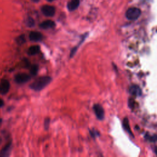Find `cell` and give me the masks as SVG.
<instances>
[{"label":"cell","instance_id":"cell-1","mask_svg":"<svg viewBox=\"0 0 157 157\" xmlns=\"http://www.w3.org/2000/svg\"><path fill=\"white\" fill-rule=\"evenodd\" d=\"M52 81V78L49 76H42L36 79L30 85V88L35 91H41L47 87Z\"/></svg>","mask_w":157,"mask_h":157},{"label":"cell","instance_id":"cell-2","mask_svg":"<svg viewBox=\"0 0 157 157\" xmlns=\"http://www.w3.org/2000/svg\"><path fill=\"white\" fill-rule=\"evenodd\" d=\"M126 17L130 20H135L141 15V9L137 7H130L126 12Z\"/></svg>","mask_w":157,"mask_h":157},{"label":"cell","instance_id":"cell-3","mask_svg":"<svg viewBox=\"0 0 157 157\" xmlns=\"http://www.w3.org/2000/svg\"><path fill=\"white\" fill-rule=\"evenodd\" d=\"M93 110L98 120H102L104 118V111L101 105L96 104L93 106Z\"/></svg>","mask_w":157,"mask_h":157},{"label":"cell","instance_id":"cell-4","mask_svg":"<svg viewBox=\"0 0 157 157\" xmlns=\"http://www.w3.org/2000/svg\"><path fill=\"white\" fill-rule=\"evenodd\" d=\"M30 80V76L26 73H19L15 76V81L18 84H25Z\"/></svg>","mask_w":157,"mask_h":157},{"label":"cell","instance_id":"cell-5","mask_svg":"<svg viewBox=\"0 0 157 157\" xmlns=\"http://www.w3.org/2000/svg\"><path fill=\"white\" fill-rule=\"evenodd\" d=\"M42 14L46 17H53L55 14V7L50 5H44L42 7Z\"/></svg>","mask_w":157,"mask_h":157},{"label":"cell","instance_id":"cell-6","mask_svg":"<svg viewBox=\"0 0 157 157\" xmlns=\"http://www.w3.org/2000/svg\"><path fill=\"white\" fill-rule=\"evenodd\" d=\"M10 89V84L6 79H3L0 83V93L3 94L7 93Z\"/></svg>","mask_w":157,"mask_h":157},{"label":"cell","instance_id":"cell-7","mask_svg":"<svg viewBox=\"0 0 157 157\" xmlns=\"http://www.w3.org/2000/svg\"><path fill=\"white\" fill-rule=\"evenodd\" d=\"M29 37H30V39L31 41L39 42L42 39V38H43V36H42V35L39 32L31 31L30 33Z\"/></svg>","mask_w":157,"mask_h":157},{"label":"cell","instance_id":"cell-8","mask_svg":"<svg viewBox=\"0 0 157 157\" xmlns=\"http://www.w3.org/2000/svg\"><path fill=\"white\" fill-rule=\"evenodd\" d=\"M129 92L133 96L139 97L142 94V90L141 88L137 85H133L130 87Z\"/></svg>","mask_w":157,"mask_h":157},{"label":"cell","instance_id":"cell-9","mask_svg":"<svg viewBox=\"0 0 157 157\" xmlns=\"http://www.w3.org/2000/svg\"><path fill=\"white\" fill-rule=\"evenodd\" d=\"M55 26V23L50 20H47L46 21H44L42 22L39 25V27L42 29L47 30V29H50V28H54Z\"/></svg>","mask_w":157,"mask_h":157},{"label":"cell","instance_id":"cell-10","mask_svg":"<svg viewBox=\"0 0 157 157\" xmlns=\"http://www.w3.org/2000/svg\"><path fill=\"white\" fill-rule=\"evenodd\" d=\"M80 0H71L68 3V9L69 11H74L79 6Z\"/></svg>","mask_w":157,"mask_h":157},{"label":"cell","instance_id":"cell-11","mask_svg":"<svg viewBox=\"0 0 157 157\" xmlns=\"http://www.w3.org/2000/svg\"><path fill=\"white\" fill-rule=\"evenodd\" d=\"M11 147V143L9 142L5 146L3 147V149L0 151V156H9V154H10Z\"/></svg>","mask_w":157,"mask_h":157},{"label":"cell","instance_id":"cell-12","mask_svg":"<svg viewBox=\"0 0 157 157\" xmlns=\"http://www.w3.org/2000/svg\"><path fill=\"white\" fill-rule=\"evenodd\" d=\"M39 51L40 47L39 46H33L28 49V54L30 55H35L39 53Z\"/></svg>","mask_w":157,"mask_h":157},{"label":"cell","instance_id":"cell-13","mask_svg":"<svg viewBox=\"0 0 157 157\" xmlns=\"http://www.w3.org/2000/svg\"><path fill=\"white\" fill-rule=\"evenodd\" d=\"M123 128H124V129H125L128 133H129L131 135H133H133L132 134V132H131V129H130L129 121H128V119L127 118H124V120H123Z\"/></svg>","mask_w":157,"mask_h":157},{"label":"cell","instance_id":"cell-14","mask_svg":"<svg viewBox=\"0 0 157 157\" xmlns=\"http://www.w3.org/2000/svg\"><path fill=\"white\" fill-rule=\"evenodd\" d=\"M38 69H39V68H38V66L37 65H33L31 66V69H30V73H31V74L32 75H36V74L37 73Z\"/></svg>","mask_w":157,"mask_h":157},{"label":"cell","instance_id":"cell-15","mask_svg":"<svg viewBox=\"0 0 157 157\" xmlns=\"http://www.w3.org/2000/svg\"><path fill=\"white\" fill-rule=\"evenodd\" d=\"M25 41H26L25 37L24 35H21L20 36H18L17 39V42L18 44H22L24 43Z\"/></svg>","mask_w":157,"mask_h":157},{"label":"cell","instance_id":"cell-16","mask_svg":"<svg viewBox=\"0 0 157 157\" xmlns=\"http://www.w3.org/2000/svg\"><path fill=\"white\" fill-rule=\"evenodd\" d=\"M27 25L28 27H33V26L35 25V21L34 20H33V19L31 17H29L28 19H27Z\"/></svg>","mask_w":157,"mask_h":157},{"label":"cell","instance_id":"cell-17","mask_svg":"<svg viewBox=\"0 0 157 157\" xmlns=\"http://www.w3.org/2000/svg\"><path fill=\"white\" fill-rule=\"evenodd\" d=\"M95 134H98V133H97V132H95L94 130H93V131H90V135H92V136L93 137H95Z\"/></svg>","mask_w":157,"mask_h":157},{"label":"cell","instance_id":"cell-18","mask_svg":"<svg viewBox=\"0 0 157 157\" xmlns=\"http://www.w3.org/2000/svg\"><path fill=\"white\" fill-rule=\"evenodd\" d=\"M4 105V101H3V99L0 98V107H2Z\"/></svg>","mask_w":157,"mask_h":157},{"label":"cell","instance_id":"cell-19","mask_svg":"<svg viewBox=\"0 0 157 157\" xmlns=\"http://www.w3.org/2000/svg\"><path fill=\"white\" fill-rule=\"evenodd\" d=\"M47 1H48L49 2H52V1H54V0H47Z\"/></svg>","mask_w":157,"mask_h":157},{"label":"cell","instance_id":"cell-20","mask_svg":"<svg viewBox=\"0 0 157 157\" xmlns=\"http://www.w3.org/2000/svg\"><path fill=\"white\" fill-rule=\"evenodd\" d=\"M1 122H2V120H1V119H0V123H1Z\"/></svg>","mask_w":157,"mask_h":157},{"label":"cell","instance_id":"cell-21","mask_svg":"<svg viewBox=\"0 0 157 157\" xmlns=\"http://www.w3.org/2000/svg\"><path fill=\"white\" fill-rule=\"evenodd\" d=\"M1 139H0V144H1Z\"/></svg>","mask_w":157,"mask_h":157}]
</instances>
